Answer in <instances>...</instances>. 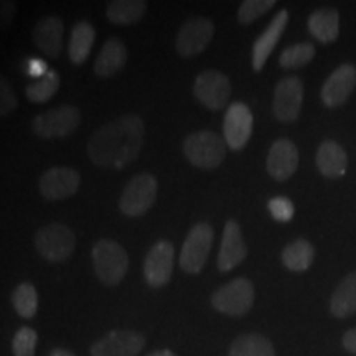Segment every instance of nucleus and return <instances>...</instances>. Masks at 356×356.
<instances>
[{
	"mask_svg": "<svg viewBox=\"0 0 356 356\" xmlns=\"http://www.w3.org/2000/svg\"><path fill=\"white\" fill-rule=\"evenodd\" d=\"M144 134L145 126L140 115L124 114L92 134L88 142L89 159L101 168H124L139 157Z\"/></svg>",
	"mask_w": 356,
	"mask_h": 356,
	"instance_id": "nucleus-1",
	"label": "nucleus"
},
{
	"mask_svg": "<svg viewBox=\"0 0 356 356\" xmlns=\"http://www.w3.org/2000/svg\"><path fill=\"white\" fill-rule=\"evenodd\" d=\"M92 264L97 279L106 286H118L126 277L129 269V256L121 244L101 239L92 248Z\"/></svg>",
	"mask_w": 356,
	"mask_h": 356,
	"instance_id": "nucleus-2",
	"label": "nucleus"
},
{
	"mask_svg": "<svg viewBox=\"0 0 356 356\" xmlns=\"http://www.w3.org/2000/svg\"><path fill=\"white\" fill-rule=\"evenodd\" d=\"M184 154L193 167L211 170L220 167L226 157V142L211 131L190 134L184 142Z\"/></svg>",
	"mask_w": 356,
	"mask_h": 356,
	"instance_id": "nucleus-3",
	"label": "nucleus"
},
{
	"mask_svg": "<svg viewBox=\"0 0 356 356\" xmlns=\"http://www.w3.org/2000/svg\"><path fill=\"white\" fill-rule=\"evenodd\" d=\"M35 249L43 259L50 262H65L73 256L76 238L68 226L60 222L43 226L35 234Z\"/></svg>",
	"mask_w": 356,
	"mask_h": 356,
	"instance_id": "nucleus-4",
	"label": "nucleus"
},
{
	"mask_svg": "<svg viewBox=\"0 0 356 356\" xmlns=\"http://www.w3.org/2000/svg\"><path fill=\"white\" fill-rule=\"evenodd\" d=\"M254 304V286L246 277H238L218 289L211 297L216 312L228 317H243Z\"/></svg>",
	"mask_w": 356,
	"mask_h": 356,
	"instance_id": "nucleus-5",
	"label": "nucleus"
},
{
	"mask_svg": "<svg viewBox=\"0 0 356 356\" xmlns=\"http://www.w3.org/2000/svg\"><path fill=\"white\" fill-rule=\"evenodd\" d=\"M81 124V113L74 106H58L33 119V132L40 139H63Z\"/></svg>",
	"mask_w": 356,
	"mask_h": 356,
	"instance_id": "nucleus-6",
	"label": "nucleus"
},
{
	"mask_svg": "<svg viewBox=\"0 0 356 356\" xmlns=\"http://www.w3.org/2000/svg\"><path fill=\"white\" fill-rule=\"evenodd\" d=\"M215 231L208 222L195 225L186 236L180 252V267L186 274L197 275L203 270L210 256Z\"/></svg>",
	"mask_w": 356,
	"mask_h": 356,
	"instance_id": "nucleus-7",
	"label": "nucleus"
},
{
	"mask_svg": "<svg viewBox=\"0 0 356 356\" xmlns=\"http://www.w3.org/2000/svg\"><path fill=\"white\" fill-rule=\"evenodd\" d=\"M157 200V180L150 173H140L129 181L119 200L122 215L139 218L154 207Z\"/></svg>",
	"mask_w": 356,
	"mask_h": 356,
	"instance_id": "nucleus-8",
	"label": "nucleus"
},
{
	"mask_svg": "<svg viewBox=\"0 0 356 356\" xmlns=\"http://www.w3.org/2000/svg\"><path fill=\"white\" fill-rule=\"evenodd\" d=\"M213 35H215V25L210 19H204V17L188 19L177 33V53L181 58L200 55L211 43Z\"/></svg>",
	"mask_w": 356,
	"mask_h": 356,
	"instance_id": "nucleus-9",
	"label": "nucleus"
},
{
	"mask_svg": "<svg viewBox=\"0 0 356 356\" xmlns=\"http://www.w3.org/2000/svg\"><path fill=\"white\" fill-rule=\"evenodd\" d=\"M193 95L204 108L221 111L231 97V81L220 71L208 70L200 73L193 84Z\"/></svg>",
	"mask_w": 356,
	"mask_h": 356,
	"instance_id": "nucleus-10",
	"label": "nucleus"
},
{
	"mask_svg": "<svg viewBox=\"0 0 356 356\" xmlns=\"http://www.w3.org/2000/svg\"><path fill=\"white\" fill-rule=\"evenodd\" d=\"M304 102V84L297 76L282 78L275 84L273 111L280 122H296Z\"/></svg>",
	"mask_w": 356,
	"mask_h": 356,
	"instance_id": "nucleus-11",
	"label": "nucleus"
},
{
	"mask_svg": "<svg viewBox=\"0 0 356 356\" xmlns=\"http://www.w3.org/2000/svg\"><path fill=\"white\" fill-rule=\"evenodd\" d=\"M175 246L170 241L155 243L147 252L144 262V275L147 284L154 289L167 286L172 279Z\"/></svg>",
	"mask_w": 356,
	"mask_h": 356,
	"instance_id": "nucleus-12",
	"label": "nucleus"
},
{
	"mask_svg": "<svg viewBox=\"0 0 356 356\" xmlns=\"http://www.w3.org/2000/svg\"><path fill=\"white\" fill-rule=\"evenodd\" d=\"M145 337L134 330H113L91 346V356H137L144 350Z\"/></svg>",
	"mask_w": 356,
	"mask_h": 356,
	"instance_id": "nucleus-13",
	"label": "nucleus"
},
{
	"mask_svg": "<svg viewBox=\"0 0 356 356\" xmlns=\"http://www.w3.org/2000/svg\"><path fill=\"white\" fill-rule=\"evenodd\" d=\"M252 124H254V119H252L251 109L244 102H233L226 111L225 122H222L226 145L233 150L244 149L251 139Z\"/></svg>",
	"mask_w": 356,
	"mask_h": 356,
	"instance_id": "nucleus-14",
	"label": "nucleus"
},
{
	"mask_svg": "<svg viewBox=\"0 0 356 356\" xmlns=\"http://www.w3.org/2000/svg\"><path fill=\"white\" fill-rule=\"evenodd\" d=\"M79 173L70 167H51L40 177L38 188L48 202H58L74 195L79 188Z\"/></svg>",
	"mask_w": 356,
	"mask_h": 356,
	"instance_id": "nucleus-15",
	"label": "nucleus"
},
{
	"mask_svg": "<svg viewBox=\"0 0 356 356\" xmlns=\"http://www.w3.org/2000/svg\"><path fill=\"white\" fill-rule=\"evenodd\" d=\"M267 173L277 181H286L299 168V149L291 139H277L270 145L266 160Z\"/></svg>",
	"mask_w": 356,
	"mask_h": 356,
	"instance_id": "nucleus-16",
	"label": "nucleus"
},
{
	"mask_svg": "<svg viewBox=\"0 0 356 356\" xmlns=\"http://www.w3.org/2000/svg\"><path fill=\"white\" fill-rule=\"evenodd\" d=\"M356 88V68L353 65H341L333 71L322 86V102L327 108L345 104Z\"/></svg>",
	"mask_w": 356,
	"mask_h": 356,
	"instance_id": "nucleus-17",
	"label": "nucleus"
},
{
	"mask_svg": "<svg viewBox=\"0 0 356 356\" xmlns=\"http://www.w3.org/2000/svg\"><path fill=\"white\" fill-rule=\"evenodd\" d=\"M248 256V246L244 241L243 231L234 220H228L225 225L221 238L220 254H218V269L221 273H229L238 267Z\"/></svg>",
	"mask_w": 356,
	"mask_h": 356,
	"instance_id": "nucleus-18",
	"label": "nucleus"
},
{
	"mask_svg": "<svg viewBox=\"0 0 356 356\" xmlns=\"http://www.w3.org/2000/svg\"><path fill=\"white\" fill-rule=\"evenodd\" d=\"M287 22H289V12L279 10L275 13L274 19L270 20V24L267 25V29L261 33V37L254 42V47H252V70H254L256 73L262 71L266 61L269 60L270 55H273L275 44L279 43L284 30H286Z\"/></svg>",
	"mask_w": 356,
	"mask_h": 356,
	"instance_id": "nucleus-19",
	"label": "nucleus"
},
{
	"mask_svg": "<svg viewBox=\"0 0 356 356\" xmlns=\"http://www.w3.org/2000/svg\"><path fill=\"white\" fill-rule=\"evenodd\" d=\"M33 42L48 58H58L63 48V22L58 17H43L33 26Z\"/></svg>",
	"mask_w": 356,
	"mask_h": 356,
	"instance_id": "nucleus-20",
	"label": "nucleus"
},
{
	"mask_svg": "<svg viewBox=\"0 0 356 356\" xmlns=\"http://www.w3.org/2000/svg\"><path fill=\"white\" fill-rule=\"evenodd\" d=\"M317 168L325 178H340L348 170V155L338 142L327 139L317 150Z\"/></svg>",
	"mask_w": 356,
	"mask_h": 356,
	"instance_id": "nucleus-21",
	"label": "nucleus"
},
{
	"mask_svg": "<svg viewBox=\"0 0 356 356\" xmlns=\"http://www.w3.org/2000/svg\"><path fill=\"white\" fill-rule=\"evenodd\" d=\"M127 63V48L119 38H109L95 61V73L99 78L118 74Z\"/></svg>",
	"mask_w": 356,
	"mask_h": 356,
	"instance_id": "nucleus-22",
	"label": "nucleus"
},
{
	"mask_svg": "<svg viewBox=\"0 0 356 356\" xmlns=\"http://www.w3.org/2000/svg\"><path fill=\"white\" fill-rule=\"evenodd\" d=\"M330 312L335 318H348L356 314V270L346 274L333 291Z\"/></svg>",
	"mask_w": 356,
	"mask_h": 356,
	"instance_id": "nucleus-23",
	"label": "nucleus"
},
{
	"mask_svg": "<svg viewBox=\"0 0 356 356\" xmlns=\"http://www.w3.org/2000/svg\"><path fill=\"white\" fill-rule=\"evenodd\" d=\"M309 30L320 43H333L340 33V13L337 8H318L312 12Z\"/></svg>",
	"mask_w": 356,
	"mask_h": 356,
	"instance_id": "nucleus-24",
	"label": "nucleus"
},
{
	"mask_svg": "<svg viewBox=\"0 0 356 356\" xmlns=\"http://www.w3.org/2000/svg\"><path fill=\"white\" fill-rule=\"evenodd\" d=\"M96 40V30L89 22H78L74 25L73 32L70 37L68 44V55L73 65H83L88 60L89 53H91L92 44Z\"/></svg>",
	"mask_w": 356,
	"mask_h": 356,
	"instance_id": "nucleus-25",
	"label": "nucleus"
},
{
	"mask_svg": "<svg viewBox=\"0 0 356 356\" xmlns=\"http://www.w3.org/2000/svg\"><path fill=\"white\" fill-rule=\"evenodd\" d=\"M280 259H282V264L292 273H305L314 264L315 248L307 239H296V241L284 248Z\"/></svg>",
	"mask_w": 356,
	"mask_h": 356,
	"instance_id": "nucleus-26",
	"label": "nucleus"
},
{
	"mask_svg": "<svg viewBox=\"0 0 356 356\" xmlns=\"http://www.w3.org/2000/svg\"><path fill=\"white\" fill-rule=\"evenodd\" d=\"M147 10L144 0H113L106 6V15L115 25H134Z\"/></svg>",
	"mask_w": 356,
	"mask_h": 356,
	"instance_id": "nucleus-27",
	"label": "nucleus"
},
{
	"mask_svg": "<svg viewBox=\"0 0 356 356\" xmlns=\"http://www.w3.org/2000/svg\"><path fill=\"white\" fill-rule=\"evenodd\" d=\"M228 356H275L274 345L259 333L239 335L229 346Z\"/></svg>",
	"mask_w": 356,
	"mask_h": 356,
	"instance_id": "nucleus-28",
	"label": "nucleus"
},
{
	"mask_svg": "<svg viewBox=\"0 0 356 356\" xmlns=\"http://www.w3.org/2000/svg\"><path fill=\"white\" fill-rule=\"evenodd\" d=\"M10 299H12L13 309H15V312L22 318L30 320L37 315L38 293L33 284L30 282L19 284V286L13 289Z\"/></svg>",
	"mask_w": 356,
	"mask_h": 356,
	"instance_id": "nucleus-29",
	"label": "nucleus"
},
{
	"mask_svg": "<svg viewBox=\"0 0 356 356\" xmlns=\"http://www.w3.org/2000/svg\"><path fill=\"white\" fill-rule=\"evenodd\" d=\"M60 74L56 73V70H50L43 78H40L33 84H30V86L26 88L25 95L32 102L43 104V102L51 99V97L56 95V91L60 89Z\"/></svg>",
	"mask_w": 356,
	"mask_h": 356,
	"instance_id": "nucleus-30",
	"label": "nucleus"
},
{
	"mask_svg": "<svg viewBox=\"0 0 356 356\" xmlns=\"http://www.w3.org/2000/svg\"><path fill=\"white\" fill-rule=\"evenodd\" d=\"M315 56V47L309 42L297 43L292 47H287L280 53L279 65L284 70H299L302 66L309 65Z\"/></svg>",
	"mask_w": 356,
	"mask_h": 356,
	"instance_id": "nucleus-31",
	"label": "nucleus"
},
{
	"mask_svg": "<svg viewBox=\"0 0 356 356\" xmlns=\"http://www.w3.org/2000/svg\"><path fill=\"white\" fill-rule=\"evenodd\" d=\"M273 7H275V0H246L238 10V22L241 25H251Z\"/></svg>",
	"mask_w": 356,
	"mask_h": 356,
	"instance_id": "nucleus-32",
	"label": "nucleus"
},
{
	"mask_svg": "<svg viewBox=\"0 0 356 356\" xmlns=\"http://www.w3.org/2000/svg\"><path fill=\"white\" fill-rule=\"evenodd\" d=\"M38 335L33 328L22 327L15 333L12 341L13 356H35V348H37Z\"/></svg>",
	"mask_w": 356,
	"mask_h": 356,
	"instance_id": "nucleus-33",
	"label": "nucleus"
},
{
	"mask_svg": "<svg viewBox=\"0 0 356 356\" xmlns=\"http://www.w3.org/2000/svg\"><path fill=\"white\" fill-rule=\"evenodd\" d=\"M19 108V99H17L15 91L8 79L0 73V118L12 114Z\"/></svg>",
	"mask_w": 356,
	"mask_h": 356,
	"instance_id": "nucleus-34",
	"label": "nucleus"
},
{
	"mask_svg": "<svg viewBox=\"0 0 356 356\" xmlns=\"http://www.w3.org/2000/svg\"><path fill=\"white\" fill-rule=\"evenodd\" d=\"M267 208H269L274 220L279 222H289L293 218V215H296V207L286 197H274L269 202V204H267Z\"/></svg>",
	"mask_w": 356,
	"mask_h": 356,
	"instance_id": "nucleus-35",
	"label": "nucleus"
},
{
	"mask_svg": "<svg viewBox=\"0 0 356 356\" xmlns=\"http://www.w3.org/2000/svg\"><path fill=\"white\" fill-rule=\"evenodd\" d=\"M17 6L12 0H0V30H6L15 19Z\"/></svg>",
	"mask_w": 356,
	"mask_h": 356,
	"instance_id": "nucleus-36",
	"label": "nucleus"
},
{
	"mask_svg": "<svg viewBox=\"0 0 356 356\" xmlns=\"http://www.w3.org/2000/svg\"><path fill=\"white\" fill-rule=\"evenodd\" d=\"M25 71L29 76L40 79V78H43L50 70H48V65L44 63L43 60H40V58H30L25 65Z\"/></svg>",
	"mask_w": 356,
	"mask_h": 356,
	"instance_id": "nucleus-37",
	"label": "nucleus"
},
{
	"mask_svg": "<svg viewBox=\"0 0 356 356\" xmlns=\"http://www.w3.org/2000/svg\"><path fill=\"white\" fill-rule=\"evenodd\" d=\"M341 343H343V348L348 353L356 356V328H350V330L345 332L343 338H341Z\"/></svg>",
	"mask_w": 356,
	"mask_h": 356,
	"instance_id": "nucleus-38",
	"label": "nucleus"
},
{
	"mask_svg": "<svg viewBox=\"0 0 356 356\" xmlns=\"http://www.w3.org/2000/svg\"><path fill=\"white\" fill-rule=\"evenodd\" d=\"M50 356H76L74 353H71L70 350H65V348H56L51 351Z\"/></svg>",
	"mask_w": 356,
	"mask_h": 356,
	"instance_id": "nucleus-39",
	"label": "nucleus"
},
{
	"mask_svg": "<svg viewBox=\"0 0 356 356\" xmlns=\"http://www.w3.org/2000/svg\"><path fill=\"white\" fill-rule=\"evenodd\" d=\"M149 356H177L173 353L172 350H159V351H154V353H150Z\"/></svg>",
	"mask_w": 356,
	"mask_h": 356,
	"instance_id": "nucleus-40",
	"label": "nucleus"
}]
</instances>
